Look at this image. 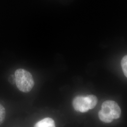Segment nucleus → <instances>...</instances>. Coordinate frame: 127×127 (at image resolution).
Wrapping results in <instances>:
<instances>
[{
  "instance_id": "6",
  "label": "nucleus",
  "mask_w": 127,
  "mask_h": 127,
  "mask_svg": "<svg viewBox=\"0 0 127 127\" xmlns=\"http://www.w3.org/2000/svg\"><path fill=\"white\" fill-rule=\"evenodd\" d=\"M6 116V111L4 107L0 104V125H1L4 121Z\"/></svg>"
},
{
  "instance_id": "2",
  "label": "nucleus",
  "mask_w": 127,
  "mask_h": 127,
  "mask_svg": "<svg viewBox=\"0 0 127 127\" xmlns=\"http://www.w3.org/2000/svg\"><path fill=\"white\" fill-rule=\"evenodd\" d=\"M16 84L19 91L27 93L32 90L34 82L32 74L23 69H17L15 72Z\"/></svg>"
},
{
  "instance_id": "4",
  "label": "nucleus",
  "mask_w": 127,
  "mask_h": 127,
  "mask_svg": "<svg viewBox=\"0 0 127 127\" xmlns=\"http://www.w3.org/2000/svg\"><path fill=\"white\" fill-rule=\"evenodd\" d=\"M34 127H56L54 121L50 118H45L35 124Z\"/></svg>"
},
{
  "instance_id": "5",
  "label": "nucleus",
  "mask_w": 127,
  "mask_h": 127,
  "mask_svg": "<svg viewBox=\"0 0 127 127\" xmlns=\"http://www.w3.org/2000/svg\"><path fill=\"white\" fill-rule=\"evenodd\" d=\"M121 65L123 73L127 78V55L123 58L121 61Z\"/></svg>"
},
{
  "instance_id": "3",
  "label": "nucleus",
  "mask_w": 127,
  "mask_h": 127,
  "mask_svg": "<svg viewBox=\"0 0 127 127\" xmlns=\"http://www.w3.org/2000/svg\"><path fill=\"white\" fill-rule=\"evenodd\" d=\"M97 103V98L95 95H79L73 99V106L76 111L85 113L94 108Z\"/></svg>"
},
{
  "instance_id": "1",
  "label": "nucleus",
  "mask_w": 127,
  "mask_h": 127,
  "mask_svg": "<svg viewBox=\"0 0 127 127\" xmlns=\"http://www.w3.org/2000/svg\"><path fill=\"white\" fill-rule=\"evenodd\" d=\"M121 114V110L118 104L114 101L107 100L102 104L98 117L103 122L108 123L120 118Z\"/></svg>"
}]
</instances>
